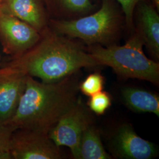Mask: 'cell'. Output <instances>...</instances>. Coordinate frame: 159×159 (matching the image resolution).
I'll list each match as a JSON object with an SVG mask.
<instances>
[{
  "instance_id": "obj_1",
  "label": "cell",
  "mask_w": 159,
  "mask_h": 159,
  "mask_svg": "<svg viewBox=\"0 0 159 159\" xmlns=\"http://www.w3.org/2000/svg\"><path fill=\"white\" fill-rule=\"evenodd\" d=\"M79 85L75 73L54 83L39 82L27 75L17 109L3 125L14 131L29 129L48 134L77 100Z\"/></svg>"
},
{
  "instance_id": "obj_2",
  "label": "cell",
  "mask_w": 159,
  "mask_h": 159,
  "mask_svg": "<svg viewBox=\"0 0 159 159\" xmlns=\"http://www.w3.org/2000/svg\"><path fill=\"white\" fill-rule=\"evenodd\" d=\"M97 66L80 44L55 32L46 33L35 46L5 67L49 83L64 79L81 68Z\"/></svg>"
},
{
  "instance_id": "obj_3",
  "label": "cell",
  "mask_w": 159,
  "mask_h": 159,
  "mask_svg": "<svg viewBox=\"0 0 159 159\" xmlns=\"http://www.w3.org/2000/svg\"><path fill=\"white\" fill-rule=\"evenodd\" d=\"M142 40L134 31L125 45L89 46L87 51L98 66H106L123 78L142 80L158 84L159 64L145 55Z\"/></svg>"
},
{
  "instance_id": "obj_4",
  "label": "cell",
  "mask_w": 159,
  "mask_h": 159,
  "mask_svg": "<svg viewBox=\"0 0 159 159\" xmlns=\"http://www.w3.org/2000/svg\"><path fill=\"white\" fill-rule=\"evenodd\" d=\"M122 15L114 0H102L100 8L89 16L75 19L52 21L55 32L83 40L89 46H110L119 35Z\"/></svg>"
},
{
  "instance_id": "obj_5",
  "label": "cell",
  "mask_w": 159,
  "mask_h": 159,
  "mask_svg": "<svg viewBox=\"0 0 159 159\" xmlns=\"http://www.w3.org/2000/svg\"><path fill=\"white\" fill-rule=\"evenodd\" d=\"M90 125V115L81 100L77 98L49 131L48 136L58 148L67 147L74 158L79 159L81 136Z\"/></svg>"
},
{
  "instance_id": "obj_6",
  "label": "cell",
  "mask_w": 159,
  "mask_h": 159,
  "mask_svg": "<svg viewBox=\"0 0 159 159\" xmlns=\"http://www.w3.org/2000/svg\"><path fill=\"white\" fill-rule=\"evenodd\" d=\"M10 153L12 159L62 158L60 148L51 140L48 134L29 129H17L12 132Z\"/></svg>"
},
{
  "instance_id": "obj_7",
  "label": "cell",
  "mask_w": 159,
  "mask_h": 159,
  "mask_svg": "<svg viewBox=\"0 0 159 159\" xmlns=\"http://www.w3.org/2000/svg\"><path fill=\"white\" fill-rule=\"evenodd\" d=\"M0 37L4 50L16 57L35 46L41 36L33 27L0 7Z\"/></svg>"
},
{
  "instance_id": "obj_8",
  "label": "cell",
  "mask_w": 159,
  "mask_h": 159,
  "mask_svg": "<svg viewBox=\"0 0 159 159\" xmlns=\"http://www.w3.org/2000/svg\"><path fill=\"white\" fill-rule=\"evenodd\" d=\"M27 75L3 67L0 68V123L4 124L15 113L25 90Z\"/></svg>"
},
{
  "instance_id": "obj_9",
  "label": "cell",
  "mask_w": 159,
  "mask_h": 159,
  "mask_svg": "<svg viewBox=\"0 0 159 159\" xmlns=\"http://www.w3.org/2000/svg\"><path fill=\"white\" fill-rule=\"evenodd\" d=\"M113 148L119 158L150 159L156 156V148L153 143L137 135L130 125H121L114 137Z\"/></svg>"
},
{
  "instance_id": "obj_10",
  "label": "cell",
  "mask_w": 159,
  "mask_h": 159,
  "mask_svg": "<svg viewBox=\"0 0 159 159\" xmlns=\"http://www.w3.org/2000/svg\"><path fill=\"white\" fill-rule=\"evenodd\" d=\"M136 29L135 32L144 46L157 60L159 58V15L156 7L148 1L139 2L135 8Z\"/></svg>"
},
{
  "instance_id": "obj_11",
  "label": "cell",
  "mask_w": 159,
  "mask_h": 159,
  "mask_svg": "<svg viewBox=\"0 0 159 159\" xmlns=\"http://www.w3.org/2000/svg\"><path fill=\"white\" fill-rule=\"evenodd\" d=\"M5 11L40 32L46 25V16L39 0H6Z\"/></svg>"
},
{
  "instance_id": "obj_12",
  "label": "cell",
  "mask_w": 159,
  "mask_h": 159,
  "mask_svg": "<svg viewBox=\"0 0 159 159\" xmlns=\"http://www.w3.org/2000/svg\"><path fill=\"white\" fill-rule=\"evenodd\" d=\"M125 104L133 110L148 112L159 116V98L157 95L142 89L126 87L122 90Z\"/></svg>"
},
{
  "instance_id": "obj_13",
  "label": "cell",
  "mask_w": 159,
  "mask_h": 159,
  "mask_svg": "<svg viewBox=\"0 0 159 159\" xmlns=\"http://www.w3.org/2000/svg\"><path fill=\"white\" fill-rule=\"evenodd\" d=\"M96 129L90 125L83 131L80 143L79 159H110Z\"/></svg>"
},
{
  "instance_id": "obj_14",
  "label": "cell",
  "mask_w": 159,
  "mask_h": 159,
  "mask_svg": "<svg viewBox=\"0 0 159 159\" xmlns=\"http://www.w3.org/2000/svg\"><path fill=\"white\" fill-rule=\"evenodd\" d=\"M60 11L67 17H77L91 11L90 0H55Z\"/></svg>"
},
{
  "instance_id": "obj_15",
  "label": "cell",
  "mask_w": 159,
  "mask_h": 159,
  "mask_svg": "<svg viewBox=\"0 0 159 159\" xmlns=\"http://www.w3.org/2000/svg\"><path fill=\"white\" fill-rule=\"evenodd\" d=\"M104 83L102 75L95 73L88 75L79 87L80 91L84 95L90 97L102 91Z\"/></svg>"
},
{
  "instance_id": "obj_16",
  "label": "cell",
  "mask_w": 159,
  "mask_h": 159,
  "mask_svg": "<svg viewBox=\"0 0 159 159\" xmlns=\"http://www.w3.org/2000/svg\"><path fill=\"white\" fill-rule=\"evenodd\" d=\"M111 100L110 95L106 92L100 91L90 96L88 106L94 113L102 115L111 106Z\"/></svg>"
},
{
  "instance_id": "obj_17",
  "label": "cell",
  "mask_w": 159,
  "mask_h": 159,
  "mask_svg": "<svg viewBox=\"0 0 159 159\" xmlns=\"http://www.w3.org/2000/svg\"><path fill=\"white\" fill-rule=\"evenodd\" d=\"M13 131L0 123V159H12L10 153V142Z\"/></svg>"
},
{
  "instance_id": "obj_18",
  "label": "cell",
  "mask_w": 159,
  "mask_h": 159,
  "mask_svg": "<svg viewBox=\"0 0 159 159\" xmlns=\"http://www.w3.org/2000/svg\"><path fill=\"white\" fill-rule=\"evenodd\" d=\"M121 8L125 16L126 25L128 28L132 29L133 27V18L134 10L137 5L142 2L148 0H116Z\"/></svg>"
},
{
  "instance_id": "obj_19",
  "label": "cell",
  "mask_w": 159,
  "mask_h": 159,
  "mask_svg": "<svg viewBox=\"0 0 159 159\" xmlns=\"http://www.w3.org/2000/svg\"><path fill=\"white\" fill-rule=\"evenodd\" d=\"M153 2V6L156 7L157 10L159 11V0H152Z\"/></svg>"
},
{
  "instance_id": "obj_20",
  "label": "cell",
  "mask_w": 159,
  "mask_h": 159,
  "mask_svg": "<svg viewBox=\"0 0 159 159\" xmlns=\"http://www.w3.org/2000/svg\"><path fill=\"white\" fill-rule=\"evenodd\" d=\"M2 1V0H0V3H1V2Z\"/></svg>"
}]
</instances>
